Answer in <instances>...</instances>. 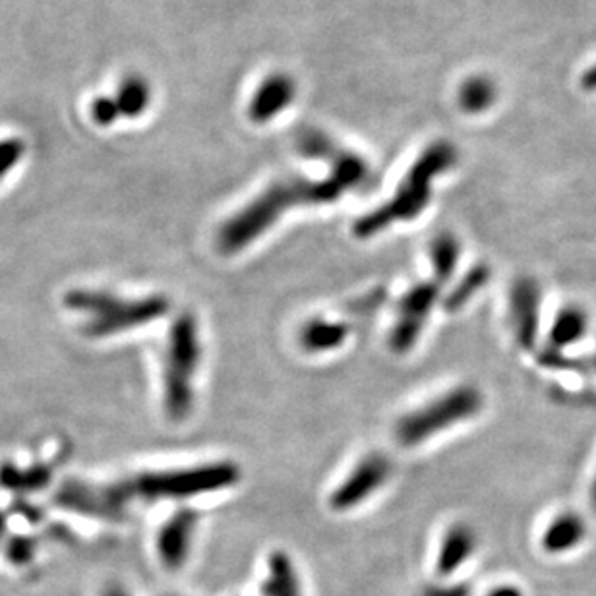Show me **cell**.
<instances>
[{
    "label": "cell",
    "instance_id": "10",
    "mask_svg": "<svg viewBox=\"0 0 596 596\" xmlns=\"http://www.w3.org/2000/svg\"><path fill=\"white\" fill-rule=\"evenodd\" d=\"M540 287L533 277H519L509 291V316L517 343L535 349L540 326Z\"/></svg>",
    "mask_w": 596,
    "mask_h": 596
},
{
    "label": "cell",
    "instance_id": "9",
    "mask_svg": "<svg viewBox=\"0 0 596 596\" xmlns=\"http://www.w3.org/2000/svg\"><path fill=\"white\" fill-rule=\"evenodd\" d=\"M198 523L200 513L196 509L180 507L157 531V556L169 571H179L186 566L198 531Z\"/></svg>",
    "mask_w": 596,
    "mask_h": 596
},
{
    "label": "cell",
    "instance_id": "13",
    "mask_svg": "<svg viewBox=\"0 0 596 596\" xmlns=\"http://www.w3.org/2000/svg\"><path fill=\"white\" fill-rule=\"evenodd\" d=\"M351 335V326L345 322L312 318L298 331V345L304 353L322 355L341 349Z\"/></svg>",
    "mask_w": 596,
    "mask_h": 596
},
{
    "label": "cell",
    "instance_id": "31",
    "mask_svg": "<svg viewBox=\"0 0 596 596\" xmlns=\"http://www.w3.org/2000/svg\"><path fill=\"white\" fill-rule=\"evenodd\" d=\"M4 527H6V521H4V517L0 513V538H2V533H4Z\"/></svg>",
    "mask_w": 596,
    "mask_h": 596
},
{
    "label": "cell",
    "instance_id": "8",
    "mask_svg": "<svg viewBox=\"0 0 596 596\" xmlns=\"http://www.w3.org/2000/svg\"><path fill=\"white\" fill-rule=\"evenodd\" d=\"M391 475V463L380 451L362 457L353 471L329 496V506L335 511H349L364 504L372 494H376Z\"/></svg>",
    "mask_w": 596,
    "mask_h": 596
},
{
    "label": "cell",
    "instance_id": "1",
    "mask_svg": "<svg viewBox=\"0 0 596 596\" xmlns=\"http://www.w3.org/2000/svg\"><path fill=\"white\" fill-rule=\"evenodd\" d=\"M239 480V465L233 461H211L184 469L146 471L103 484L70 480L60 486L57 504L90 519L120 523L136 502L155 504L161 500H190L227 490Z\"/></svg>",
    "mask_w": 596,
    "mask_h": 596
},
{
    "label": "cell",
    "instance_id": "21",
    "mask_svg": "<svg viewBox=\"0 0 596 596\" xmlns=\"http://www.w3.org/2000/svg\"><path fill=\"white\" fill-rule=\"evenodd\" d=\"M297 149L304 157L322 159L329 163V159L341 149V146L326 132H322L318 128H306L298 134Z\"/></svg>",
    "mask_w": 596,
    "mask_h": 596
},
{
    "label": "cell",
    "instance_id": "32",
    "mask_svg": "<svg viewBox=\"0 0 596 596\" xmlns=\"http://www.w3.org/2000/svg\"><path fill=\"white\" fill-rule=\"evenodd\" d=\"M169 596H179V595H169Z\"/></svg>",
    "mask_w": 596,
    "mask_h": 596
},
{
    "label": "cell",
    "instance_id": "7",
    "mask_svg": "<svg viewBox=\"0 0 596 596\" xmlns=\"http://www.w3.org/2000/svg\"><path fill=\"white\" fill-rule=\"evenodd\" d=\"M442 285L434 279L411 285L397 304V318L389 331V351L407 355L417 345L426 322L442 297Z\"/></svg>",
    "mask_w": 596,
    "mask_h": 596
},
{
    "label": "cell",
    "instance_id": "26",
    "mask_svg": "<svg viewBox=\"0 0 596 596\" xmlns=\"http://www.w3.org/2000/svg\"><path fill=\"white\" fill-rule=\"evenodd\" d=\"M6 548V554L14 564H24L33 556V542L28 538H14L8 542Z\"/></svg>",
    "mask_w": 596,
    "mask_h": 596
},
{
    "label": "cell",
    "instance_id": "2",
    "mask_svg": "<svg viewBox=\"0 0 596 596\" xmlns=\"http://www.w3.org/2000/svg\"><path fill=\"white\" fill-rule=\"evenodd\" d=\"M347 190L329 175L312 180L293 175L269 184L250 204L231 215L217 231V250L235 256L269 231L277 219L298 206H324L337 202Z\"/></svg>",
    "mask_w": 596,
    "mask_h": 596
},
{
    "label": "cell",
    "instance_id": "11",
    "mask_svg": "<svg viewBox=\"0 0 596 596\" xmlns=\"http://www.w3.org/2000/svg\"><path fill=\"white\" fill-rule=\"evenodd\" d=\"M297 95L295 80L285 72L269 74L254 91L248 103V117L256 124H264L283 113Z\"/></svg>",
    "mask_w": 596,
    "mask_h": 596
},
{
    "label": "cell",
    "instance_id": "27",
    "mask_svg": "<svg viewBox=\"0 0 596 596\" xmlns=\"http://www.w3.org/2000/svg\"><path fill=\"white\" fill-rule=\"evenodd\" d=\"M486 596H525V593L517 585H500L494 587Z\"/></svg>",
    "mask_w": 596,
    "mask_h": 596
},
{
    "label": "cell",
    "instance_id": "23",
    "mask_svg": "<svg viewBox=\"0 0 596 596\" xmlns=\"http://www.w3.org/2000/svg\"><path fill=\"white\" fill-rule=\"evenodd\" d=\"M26 144L20 138L0 140V180L4 179L24 157Z\"/></svg>",
    "mask_w": 596,
    "mask_h": 596
},
{
    "label": "cell",
    "instance_id": "4",
    "mask_svg": "<svg viewBox=\"0 0 596 596\" xmlns=\"http://www.w3.org/2000/svg\"><path fill=\"white\" fill-rule=\"evenodd\" d=\"M64 304L86 316L84 333L93 339H105L128 329L142 328L163 318L171 310L169 298L149 295L142 298H122L93 289H78L68 293Z\"/></svg>",
    "mask_w": 596,
    "mask_h": 596
},
{
    "label": "cell",
    "instance_id": "19",
    "mask_svg": "<svg viewBox=\"0 0 596 596\" xmlns=\"http://www.w3.org/2000/svg\"><path fill=\"white\" fill-rule=\"evenodd\" d=\"M496 97H498V88L494 80L480 74L467 78L457 93L459 107L469 115L488 111L496 103Z\"/></svg>",
    "mask_w": 596,
    "mask_h": 596
},
{
    "label": "cell",
    "instance_id": "30",
    "mask_svg": "<svg viewBox=\"0 0 596 596\" xmlns=\"http://www.w3.org/2000/svg\"><path fill=\"white\" fill-rule=\"evenodd\" d=\"M591 500H593V506L596 507V478L593 482V488H591Z\"/></svg>",
    "mask_w": 596,
    "mask_h": 596
},
{
    "label": "cell",
    "instance_id": "12",
    "mask_svg": "<svg viewBox=\"0 0 596 596\" xmlns=\"http://www.w3.org/2000/svg\"><path fill=\"white\" fill-rule=\"evenodd\" d=\"M477 546V533L473 531V527L465 523L451 525L442 538V544L438 550L436 573L442 579L451 577L473 558Z\"/></svg>",
    "mask_w": 596,
    "mask_h": 596
},
{
    "label": "cell",
    "instance_id": "18",
    "mask_svg": "<svg viewBox=\"0 0 596 596\" xmlns=\"http://www.w3.org/2000/svg\"><path fill=\"white\" fill-rule=\"evenodd\" d=\"M461 260V244L455 235L440 233L430 242V264L432 279L442 287L455 275V269Z\"/></svg>",
    "mask_w": 596,
    "mask_h": 596
},
{
    "label": "cell",
    "instance_id": "5",
    "mask_svg": "<svg viewBox=\"0 0 596 596\" xmlns=\"http://www.w3.org/2000/svg\"><path fill=\"white\" fill-rule=\"evenodd\" d=\"M202 360L200 326L192 312H180L169 328L163 357V407L167 417L182 422L194 409V380Z\"/></svg>",
    "mask_w": 596,
    "mask_h": 596
},
{
    "label": "cell",
    "instance_id": "29",
    "mask_svg": "<svg viewBox=\"0 0 596 596\" xmlns=\"http://www.w3.org/2000/svg\"><path fill=\"white\" fill-rule=\"evenodd\" d=\"M101 596H130V593L119 585V583H113V585H109L105 591H103V595Z\"/></svg>",
    "mask_w": 596,
    "mask_h": 596
},
{
    "label": "cell",
    "instance_id": "3",
    "mask_svg": "<svg viewBox=\"0 0 596 596\" xmlns=\"http://www.w3.org/2000/svg\"><path fill=\"white\" fill-rule=\"evenodd\" d=\"M457 149L446 140L432 142L428 148L418 155L417 161L405 175L403 182L397 186L395 196L386 204L378 206L362 217H358L353 225V233L357 239H370L374 235L384 233L391 225L399 221H413L432 200V184L442 177L457 163Z\"/></svg>",
    "mask_w": 596,
    "mask_h": 596
},
{
    "label": "cell",
    "instance_id": "16",
    "mask_svg": "<svg viewBox=\"0 0 596 596\" xmlns=\"http://www.w3.org/2000/svg\"><path fill=\"white\" fill-rule=\"evenodd\" d=\"M589 331V314L581 306L562 308L548 333V343L554 351H564L567 347L579 343Z\"/></svg>",
    "mask_w": 596,
    "mask_h": 596
},
{
    "label": "cell",
    "instance_id": "25",
    "mask_svg": "<svg viewBox=\"0 0 596 596\" xmlns=\"http://www.w3.org/2000/svg\"><path fill=\"white\" fill-rule=\"evenodd\" d=\"M418 596H473V587L467 583H430Z\"/></svg>",
    "mask_w": 596,
    "mask_h": 596
},
{
    "label": "cell",
    "instance_id": "15",
    "mask_svg": "<svg viewBox=\"0 0 596 596\" xmlns=\"http://www.w3.org/2000/svg\"><path fill=\"white\" fill-rule=\"evenodd\" d=\"M262 596H304L293 558L283 550H273L268 558V573L260 587Z\"/></svg>",
    "mask_w": 596,
    "mask_h": 596
},
{
    "label": "cell",
    "instance_id": "22",
    "mask_svg": "<svg viewBox=\"0 0 596 596\" xmlns=\"http://www.w3.org/2000/svg\"><path fill=\"white\" fill-rule=\"evenodd\" d=\"M49 478L47 469H26V471H16V469H2L0 471V482L6 488H16V490H33L45 484Z\"/></svg>",
    "mask_w": 596,
    "mask_h": 596
},
{
    "label": "cell",
    "instance_id": "14",
    "mask_svg": "<svg viewBox=\"0 0 596 596\" xmlns=\"http://www.w3.org/2000/svg\"><path fill=\"white\" fill-rule=\"evenodd\" d=\"M587 537V525L579 513L566 511L558 515L542 533L540 546L546 554H566L575 550Z\"/></svg>",
    "mask_w": 596,
    "mask_h": 596
},
{
    "label": "cell",
    "instance_id": "6",
    "mask_svg": "<svg viewBox=\"0 0 596 596\" xmlns=\"http://www.w3.org/2000/svg\"><path fill=\"white\" fill-rule=\"evenodd\" d=\"M484 397L475 386H457L426 405L399 418L395 426L397 442L403 447H417L432 436L442 434L463 420L477 417Z\"/></svg>",
    "mask_w": 596,
    "mask_h": 596
},
{
    "label": "cell",
    "instance_id": "28",
    "mask_svg": "<svg viewBox=\"0 0 596 596\" xmlns=\"http://www.w3.org/2000/svg\"><path fill=\"white\" fill-rule=\"evenodd\" d=\"M581 84L583 88L589 91H596V64H593L581 78Z\"/></svg>",
    "mask_w": 596,
    "mask_h": 596
},
{
    "label": "cell",
    "instance_id": "24",
    "mask_svg": "<svg viewBox=\"0 0 596 596\" xmlns=\"http://www.w3.org/2000/svg\"><path fill=\"white\" fill-rule=\"evenodd\" d=\"M91 120L99 126H111L120 119L119 105L111 95H99L91 101Z\"/></svg>",
    "mask_w": 596,
    "mask_h": 596
},
{
    "label": "cell",
    "instance_id": "17",
    "mask_svg": "<svg viewBox=\"0 0 596 596\" xmlns=\"http://www.w3.org/2000/svg\"><path fill=\"white\" fill-rule=\"evenodd\" d=\"M113 97L119 105L120 117L140 119L151 105V86L144 76L128 74L120 80Z\"/></svg>",
    "mask_w": 596,
    "mask_h": 596
},
{
    "label": "cell",
    "instance_id": "20",
    "mask_svg": "<svg viewBox=\"0 0 596 596\" xmlns=\"http://www.w3.org/2000/svg\"><path fill=\"white\" fill-rule=\"evenodd\" d=\"M490 275L492 271L486 264H477L469 269L444 297L446 312H459L461 308H465L471 302V298L488 285Z\"/></svg>",
    "mask_w": 596,
    "mask_h": 596
}]
</instances>
